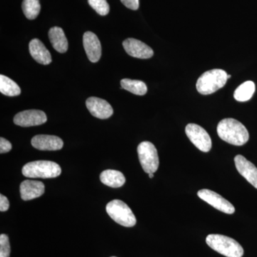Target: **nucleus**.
<instances>
[{"mask_svg": "<svg viewBox=\"0 0 257 257\" xmlns=\"http://www.w3.org/2000/svg\"><path fill=\"white\" fill-rule=\"evenodd\" d=\"M22 172L28 178H55L61 175L62 169L56 162L40 160L26 164Z\"/></svg>", "mask_w": 257, "mask_h": 257, "instance_id": "7ed1b4c3", "label": "nucleus"}, {"mask_svg": "<svg viewBox=\"0 0 257 257\" xmlns=\"http://www.w3.org/2000/svg\"><path fill=\"white\" fill-rule=\"evenodd\" d=\"M185 133L193 145L200 151H210L212 143L210 136L202 126L196 124H189L185 128Z\"/></svg>", "mask_w": 257, "mask_h": 257, "instance_id": "0eeeda50", "label": "nucleus"}, {"mask_svg": "<svg viewBox=\"0 0 257 257\" xmlns=\"http://www.w3.org/2000/svg\"><path fill=\"white\" fill-rule=\"evenodd\" d=\"M32 58L38 63L47 65L52 62V56L45 45L38 39H34L29 45Z\"/></svg>", "mask_w": 257, "mask_h": 257, "instance_id": "dca6fc26", "label": "nucleus"}, {"mask_svg": "<svg viewBox=\"0 0 257 257\" xmlns=\"http://www.w3.org/2000/svg\"><path fill=\"white\" fill-rule=\"evenodd\" d=\"M111 257H116V256H111Z\"/></svg>", "mask_w": 257, "mask_h": 257, "instance_id": "c756f323", "label": "nucleus"}, {"mask_svg": "<svg viewBox=\"0 0 257 257\" xmlns=\"http://www.w3.org/2000/svg\"><path fill=\"white\" fill-rule=\"evenodd\" d=\"M122 45L126 53L135 58L150 59L154 55L151 47L136 39H126Z\"/></svg>", "mask_w": 257, "mask_h": 257, "instance_id": "9d476101", "label": "nucleus"}, {"mask_svg": "<svg viewBox=\"0 0 257 257\" xmlns=\"http://www.w3.org/2000/svg\"><path fill=\"white\" fill-rule=\"evenodd\" d=\"M139 160L146 173H155L159 168L160 160L156 147L150 142H143L138 147Z\"/></svg>", "mask_w": 257, "mask_h": 257, "instance_id": "423d86ee", "label": "nucleus"}, {"mask_svg": "<svg viewBox=\"0 0 257 257\" xmlns=\"http://www.w3.org/2000/svg\"><path fill=\"white\" fill-rule=\"evenodd\" d=\"M0 92L8 96H15L21 94V89L13 79L6 76L0 75Z\"/></svg>", "mask_w": 257, "mask_h": 257, "instance_id": "aec40b11", "label": "nucleus"}, {"mask_svg": "<svg viewBox=\"0 0 257 257\" xmlns=\"http://www.w3.org/2000/svg\"><path fill=\"white\" fill-rule=\"evenodd\" d=\"M88 3L101 16L109 13V5L106 0H88Z\"/></svg>", "mask_w": 257, "mask_h": 257, "instance_id": "5701e85b", "label": "nucleus"}, {"mask_svg": "<svg viewBox=\"0 0 257 257\" xmlns=\"http://www.w3.org/2000/svg\"><path fill=\"white\" fill-rule=\"evenodd\" d=\"M20 194L24 201L41 197L45 193V184L40 181L25 180L20 184Z\"/></svg>", "mask_w": 257, "mask_h": 257, "instance_id": "2eb2a0df", "label": "nucleus"}, {"mask_svg": "<svg viewBox=\"0 0 257 257\" xmlns=\"http://www.w3.org/2000/svg\"><path fill=\"white\" fill-rule=\"evenodd\" d=\"M51 44L56 51L64 53L68 50V42L62 28L54 27L50 29L48 33Z\"/></svg>", "mask_w": 257, "mask_h": 257, "instance_id": "f3484780", "label": "nucleus"}, {"mask_svg": "<svg viewBox=\"0 0 257 257\" xmlns=\"http://www.w3.org/2000/svg\"><path fill=\"white\" fill-rule=\"evenodd\" d=\"M208 246L226 257H241L242 246L236 240L221 234H209L206 239Z\"/></svg>", "mask_w": 257, "mask_h": 257, "instance_id": "20e7f679", "label": "nucleus"}, {"mask_svg": "<svg viewBox=\"0 0 257 257\" xmlns=\"http://www.w3.org/2000/svg\"><path fill=\"white\" fill-rule=\"evenodd\" d=\"M125 7L132 10H138L140 7V0H121Z\"/></svg>", "mask_w": 257, "mask_h": 257, "instance_id": "a878e982", "label": "nucleus"}, {"mask_svg": "<svg viewBox=\"0 0 257 257\" xmlns=\"http://www.w3.org/2000/svg\"><path fill=\"white\" fill-rule=\"evenodd\" d=\"M234 163L236 170L248 183L257 189V168L256 166L246 160L242 155H236L234 157Z\"/></svg>", "mask_w": 257, "mask_h": 257, "instance_id": "f8f14e48", "label": "nucleus"}, {"mask_svg": "<svg viewBox=\"0 0 257 257\" xmlns=\"http://www.w3.org/2000/svg\"><path fill=\"white\" fill-rule=\"evenodd\" d=\"M106 211L111 219L125 227H133L137 223L136 217L127 204L119 199L108 203Z\"/></svg>", "mask_w": 257, "mask_h": 257, "instance_id": "39448f33", "label": "nucleus"}, {"mask_svg": "<svg viewBox=\"0 0 257 257\" xmlns=\"http://www.w3.org/2000/svg\"><path fill=\"white\" fill-rule=\"evenodd\" d=\"M9 208V200H8V198L5 197V196L3 195V194H1V195H0V211L3 212V211H8Z\"/></svg>", "mask_w": 257, "mask_h": 257, "instance_id": "bb28decb", "label": "nucleus"}, {"mask_svg": "<svg viewBox=\"0 0 257 257\" xmlns=\"http://www.w3.org/2000/svg\"><path fill=\"white\" fill-rule=\"evenodd\" d=\"M197 194L201 199L221 212L228 214H232L235 212V208L232 204L215 192L204 189L199 190Z\"/></svg>", "mask_w": 257, "mask_h": 257, "instance_id": "6e6552de", "label": "nucleus"}, {"mask_svg": "<svg viewBox=\"0 0 257 257\" xmlns=\"http://www.w3.org/2000/svg\"><path fill=\"white\" fill-rule=\"evenodd\" d=\"M32 145L35 149L42 151H57L63 147L62 139L53 135H36L32 139Z\"/></svg>", "mask_w": 257, "mask_h": 257, "instance_id": "ddd939ff", "label": "nucleus"}, {"mask_svg": "<svg viewBox=\"0 0 257 257\" xmlns=\"http://www.w3.org/2000/svg\"><path fill=\"white\" fill-rule=\"evenodd\" d=\"M47 120V115L44 111L30 109L21 111L15 115L14 123L18 126L29 127L45 124Z\"/></svg>", "mask_w": 257, "mask_h": 257, "instance_id": "1a4fd4ad", "label": "nucleus"}, {"mask_svg": "<svg viewBox=\"0 0 257 257\" xmlns=\"http://www.w3.org/2000/svg\"><path fill=\"white\" fill-rule=\"evenodd\" d=\"M22 7L24 14L29 20L36 19L41 10L39 0H24Z\"/></svg>", "mask_w": 257, "mask_h": 257, "instance_id": "4be33fe9", "label": "nucleus"}, {"mask_svg": "<svg viewBox=\"0 0 257 257\" xmlns=\"http://www.w3.org/2000/svg\"><path fill=\"white\" fill-rule=\"evenodd\" d=\"M228 74L221 69H214L204 72L197 82L198 92L204 95L213 94L224 87L227 82Z\"/></svg>", "mask_w": 257, "mask_h": 257, "instance_id": "f03ea898", "label": "nucleus"}, {"mask_svg": "<svg viewBox=\"0 0 257 257\" xmlns=\"http://www.w3.org/2000/svg\"><path fill=\"white\" fill-rule=\"evenodd\" d=\"M12 150V144L6 139L0 138V153L5 154Z\"/></svg>", "mask_w": 257, "mask_h": 257, "instance_id": "393cba45", "label": "nucleus"}, {"mask_svg": "<svg viewBox=\"0 0 257 257\" xmlns=\"http://www.w3.org/2000/svg\"><path fill=\"white\" fill-rule=\"evenodd\" d=\"M86 106L92 116L101 119H108L114 112L109 102L95 96L88 98Z\"/></svg>", "mask_w": 257, "mask_h": 257, "instance_id": "9b49d317", "label": "nucleus"}, {"mask_svg": "<svg viewBox=\"0 0 257 257\" xmlns=\"http://www.w3.org/2000/svg\"><path fill=\"white\" fill-rule=\"evenodd\" d=\"M121 87L136 95L143 96L147 92L146 84L143 81L123 79L121 80Z\"/></svg>", "mask_w": 257, "mask_h": 257, "instance_id": "412c9836", "label": "nucleus"}, {"mask_svg": "<svg viewBox=\"0 0 257 257\" xmlns=\"http://www.w3.org/2000/svg\"><path fill=\"white\" fill-rule=\"evenodd\" d=\"M227 77H228V79L231 78V75H229V74H228Z\"/></svg>", "mask_w": 257, "mask_h": 257, "instance_id": "c85d7f7f", "label": "nucleus"}, {"mask_svg": "<svg viewBox=\"0 0 257 257\" xmlns=\"http://www.w3.org/2000/svg\"><path fill=\"white\" fill-rule=\"evenodd\" d=\"M83 45L88 59L90 62L96 63L100 60L101 43L95 34L92 32H86L83 36Z\"/></svg>", "mask_w": 257, "mask_h": 257, "instance_id": "4468645a", "label": "nucleus"}, {"mask_svg": "<svg viewBox=\"0 0 257 257\" xmlns=\"http://www.w3.org/2000/svg\"><path fill=\"white\" fill-rule=\"evenodd\" d=\"M100 180L103 184L112 188H119L126 182V179L121 172L112 170H104L101 172Z\"/></svg>", "mask_w": 257, "mask_h": 257, "instance_id": "a211bd4d", "label": "nucleus"}, {"mask_svg": "<svg viewBox=\"0 0 257 257\" xmlns=\"http://www.w3.org/2000/svg\"><path fill=\"white\" fill-rule=\"evenodd\" d=\"M216 130L221 140L235 146H242L249 139L247 128L238 120L232 118L221 120Z\"/></svg>", "mask_w": 257, "mask_h": 257, "instance_id": "f257e3e1", "label": "nucleus"}, {"mask_svg": "<svg viewBox=\"0 0 257 257\" xmlns=\"http://www.w3.org/2000/svg\"><path fill=\"white\" fill-rule=\"evenodd\" d=\"M9 237L6 234L0 235V257H10Z\"/></svg>", "mask_w": 257, "mask_h": 257, "instance_id": "b1692460", "label": "nucleus"}, {"mask_svg": "<svg viewBox=\"0 0 257 257\" xmlns=\"http://www.w3.org/2000/svg\"><path fill=\"white\" fill-rule=\"evenodd\" d=\"M255 84L252 81H246L236 88L234 93V97L238 101H246L252 97L255 92Z\"/></svg>", "mask_w": 257, "mask_h": 257, "instance_id": "6ab92c4d", "label": "nucleus"}, {"mask_svg": "<svg viewBox=\"0 0 257 257\" xmlns=\"http://www.w3.org/2000/svg\"><path fill=\"white\" fill-rule=\"evenodd\" d=\"M149 177H150V178H153L154 177V174L153 173H151V174H149Z\"/></svg>", "mask_w": 257, "mask_h": 257, "instance_id": "cd10ccee", "label": "nucleus"}]
</instances>
